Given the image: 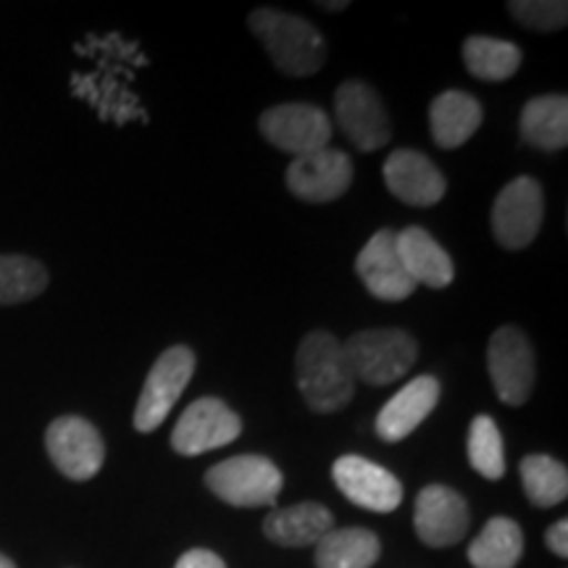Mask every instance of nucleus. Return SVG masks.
<instances>
[{
    "label": "nucleus",
    "instance_id": "17",
    "mask_svg": "<svg viewBox=\"0 0 568 568\" xmlns=\"http://www.w3.org/2000/svg\"><path fill=\"white\" fill-rule=\"evenodd\" d=\"M439 382L432 374H422L410 379L400 393L389 397L385 408L376 416V435L385 443H400L410 432L426 422V416L437 408Z\"/></svg>",
    "mask_w": 568,
    "mask_h": 568
},
{
    "label": "nucleus",
    "instance_id": "21",
    "mask_svg": "<svg viewBox=\"0 0 568 568\" xmlns=\"http://www.w3.org/2000/svg\"><path fill=\"white\" fill-rule=\"evenodd\" d=\"M521 138L539 151H564L568 145L566 95H539L524 105Z\"/></svg>",
    "mask_w": 568,
    "mask_h": 568
},
{
    "label": "nucleus",
    "instance_id": "18",
    "mask_svg": "<svg viewBox=\"0 0 568 568\" xmlns=\"http://www.w3.org/2000/svg\"><path fill=\"white\" fill-rule=\"evenodd\" d=\"M397 253L410 280L432 290H443L456 280V264L443 245L422 226H406L397 232Z\"/></svg>",
    "mask_w": 568,
    "mask_h": 568
},
{
    "label": "nucleus",
    "instance_id": "3",
    "mask_svg": "<svg viewBox=\"0 0 568 568\" xmlns=\"http://www.w3.org/2000/svg\"><path fill=\"white\" fill-rule=\"evenodd\" d=\"M355 382L387 387L403 379L418 358V343L406 329H364L343 343Z\"/></svg>",
    "mask_w": 568,
    "mask_h": 568
},
{
    "label": "nucleus",
    "instance_id": "7",
    "mask_svg": "<svg viewBox=\"0 0 568 568\" xmlns=\"http://www.w3.org/2000/svg\"><path fill=\"white\" fill-rule=\"evenodd\" d=\"M542 219V187L531 176H516L493 205V234L506 251H524L535 243Z\"/></svg>",
    "mask_w": 568,
    "mask_h": 568
},
{
    "label": "nucleus",
    "instance_id": "2",
    "mask_svg": "<svg viewBox=\"0 0 568 568\" xmlns=\"http://www.w3.org/2000/svg\"><path fill=\"white\" fill-rule=\"evenodd\" d=\"M255 40L287 77H311L326 63V40L318 27L280 9H255L247 19Z\"/></svg>",
    "mask_w": 568,
    "mask_h": 568
},
{
    "label": "nucleus",
    "instance_id": "32",
    "mask_svg": "<svg viewBox=\"0 0 568 568\" xmlns=\"http://www.w3.org/2000/svg\"><path fill=\"white\" fill-rule=\"evenodd\" d=\"M0 568H17V566H13V560H11V558L0 556Z\"/></svg>",
    "mask_w": 568,
    "mask_h": 568
},
{
    "label": "nucleus",
    "instance_id": "23",
    "mask_svg": "<svg viewBox=\"0 0 568 568\" xmlns=\"http://www.w3.org/2000/svg\"><path fill=\"white\" fill-rule=\"evenodd\" d=\"M524 552L521 527L508 516H495L468 545V564L474 568H516Z\"/></svg>",
    "mask_w": 568,
    "mask_h": 568
},
{
    "label": "nucleus",
    "instance_id": "15",
    "mask_svg": "<svg viewBox=\"0 0 568 568\" xmlns=\"http://www.w3.org/2000/svg\"><path fill=\"white\" fill-rule=\"evenodd\" d=\"M471 514L468 503L456 489L445 485L424 487L416 497L414 527L416 535L429 548H450L466 537Z\"/></svg>",
    "mask_w": 568,
    "mask_h": 568
},
{
    "label": "nucleus",
    "instance_id": "20",
    "mask_svg": "<svg viewBox=\"0 0 568 568\" xmlns=\"http://www.w3.org/2000/svg\"><path fill=\"white\" fill-rule=\"evenodd\" d=\"M481 103L464 90H445L429 105V130L439 148H460L481 126Z\"/></svg>",
    "mask_w": 568,
    "mask_h": 568
},
{
    "label": "nucleus",
    "instance_id": "13",
    "mask_svg": "<svg viewBox=\"0 0 568 568\" xmlns=\"http://www.w3.org/2000/svg\"><path fill=\"white\" fill-rule=\"evenodd\" d=\"M332 477L339 493L358 508L374 514H393L403 503V485L395 474L374 460L361 456H343L332 466Z\"/></svg>",
    "mask_w": 568,
    "mask_h": 568
},
{
    "label": "nucleus",
    "instance_id": "16",
    "mask_svg": "<svg viewBox=\"0 0 568 568\" xmlns=\"http://www.w3.org/2000/svg\"><path fill=\"white\" fill-rule=\"evenodd\" d=\"M382 176H385L387 190L397 201L416 205V209L437 205L447 190L445 176L432 163V159H426L418 151H408V148L389 153L385 169H382Z\"/></svg>",
    "mask_w": 568,
    "mask_h": 568
},
{
    "label": "nucleus",
    "instance_id": "9",
    "mask_svg": "<svg viewBox=\"0 0 568 568\" xmlns=\"http://www.w3.org/2000/svg\"><path fill=\"white\" fill-rule=\"evenodd\" d=\"M335 116L345 138L364 153L379 151L393 138V124H389L385 103L366 82L347 80L339 84L335 95Z\"/></svg>",
    "mask_w": 568,
    "mask_h": 568
},
{
    "label": "nucleus",
    "instance_id": "28",
    "mask_svg": "<svg viewBox=\"0 0 568 568\" xmlns=\"http://www.w3.org/2000/svg\"><path fill=\"white\" fill-rule=\"evenodd\" d=\"M508 11L518 24L535 32H558L568 21V3L564 0H516L508 3Z\"/></svg>",
    "mask_w": 568,
    "mask_h": 568
},
{
    "label": "nucleus",
    "instance_id": "8",
    "mask_svg": "<svg viewBox=\"0 0 568 568\" xmlns=\"http://www.w3.org/2000/svg\"><path fill=\"white\" fill-rule=\"evenodd\" d=\"M243 435V418L219 397H201L190 403L172 432V447L180 456H203L232 445Z\"/></svg>",
    "mask_w": 568,
    "mask_h": 568
},
{
    "label": "nucleus",
    "instance_id": "31",
    "mask_svg": "<svg viewBox=\"0 0 568 568\" xmlns=\"http://www.w3.org/2000/svg\"><path fill=\"white\" fill-rule=\"evenodd\" d=\"M318 6H322V9H326V11H343V9H347L345 0H339V3H318Z\"/></svg>",
    "mask_w": 568,
    "mask_h": 568
},
{
    "label": "nucleus",
    "instance_id": "26",
    "mask_svg": "<svg viewBox=\"0 0 568 568\" xmlns=\"http://www.w3.org/2000/svg\"><path fill=\"white\" fill-rule=\"evenodd\" d=\"M48 287V272L27 255H0V305L27 303Z\"/></svg>",
    "mask_w": 568,
    "mask_h": 568
},
{
    "label": "nucleus",
    "instance_id": "27",
    "mask_svg": "<svg viewBox=\"0 0 568 568\" xmlns=\"http://www.w3.org/2000/svg\"><path fill=\"white\" fill-rule=\"evenodd\" d=\"M468 464L481 477L497 481L506 477V450H503V435L495 418L477 416L468 426Z\"/></svg>",
    "mask_w": 568,
    "mask_h": 568
},
{
    "label": "nucleus",
    "instance_id": "24",
    "mask_svg": "<svg viewBox=\"0 0 568 568\" xmlns=\"http://www.w3.org/2000/svg\"><path fill=\"white\" fill-rule=\"evenodd\" d=\"M464 63L468 74L481 82H506L521 67V48L508 40L471 34L464 42Z\"/></svg>",
    "mask_w": 568,
    "mask_h": 568
},
{
    "label": "nucleus",
    "instance_id": "4",
    "mask_svg": "<svg viewBox=\"0 0 568 568\" xmlns=\"http://www.w3.org/2000/svg\"><path fill=\"white\" fill-rule=\"evenodd\" d=\"M195 364V353L187 345L166 347L155 358L145 385H142L138 408H134V429L142 435H151L166 422V416L172 414L190 379H193Z\"/></svg>",
    "mask_w": 568,
    "mask_h": 568
},
{
    "label": "nucleus",
    "instance_id": "14",
    "mask_svg": "<svg viewBox=\"0 0 568 568\" xmlns=\"http://www.w3.org/2000/svg\"><path fill=\"white\" fill-rule=\"evenodd\" d=\"M355 272L376 301L400 303L416 293V282L408 276L397 253L395 230H379L368 240L355 258Z\"/></svg>",
    "mask_w": 568,
    "mask_h": 568
},
{
    "label": "nucleus",
    "instance_id": "22",
    "mask_svg": "<svg viewBox=\"0 0 568 568\" xmlns=\"http://www.w3.org/2000/svg\"><path fill=\"white\" fill-rule=\"evenodd\" d=\"M379 556V537L361 527L332 529L316 542V568H372Z\"/></svg>",
    "mask_w": 568,
    "mask_h": 568
},
{
    "label": "nucleus",
    "instance_id": "10",
    "mask_svg": "<svg viewBox=\"0 0 568 568\" xmlns=\"http://www.w3.org/2000/svg\"><path fill=\"white\" fill-rule=\"evenodd\" d=\"M258 130L274 148L290 155H308L329 148V116L311 103H282L266 109L258 119Z\"/></svg>",
    "mask_w": 568,
    "mask_h": 568
},
{
    "label": "nucleus",
    "instance_id": "29",
    "mask_svg": "<svg viewBox=\"0 0 568 568\" xmlns=\"http://www.w3.org/2000/svg\"><path fill=\"white\" fill-rule=\"evenodd\" d=\"M174 568H226V564L216 556V552L197 548V550L184 552V556L176 560Z\"/></svg>",
    "mask_w": 568,
    "mask_h": 568
},
{
    "label": "nucleus",
    "instance_id": "19",
    "mask_svg": "<svg viewBox=\"0 0 568 568\" xmlns=\"http://www.w3.org/2000/svg\"><path fill=\"white\" fill-rule=\"evenodd\" d=\"M332 529H335V516L322 503H297L272 510L264 518V535L282 548H308Z\"/></svg>",
    "mask_w": 568,
    "mask_h": 568
},
{
    "label": "nucleus",
    "instance_id": "11",
    "mask_svg": "<svg viewBox=\"0 0 568 568\" xmlns=\"http://www.w3.org/2000/svg\"><path fill=\"white\" fill-rule=\"evenodd\" d=\"M45 447L53 466L67 479L88 481L103 468L105 445L101 432L82 416H61L48 426Z\"/></svg>",
    "mask_w": 568,
    "mask_h": 568
},
{
    "label": "nucleus",
    "instance_id": "5",
    "mask_svg": "<svg viewBox=\"0 0 568 568\" xmlns=\"http://www.w3.org/2000/svg\"><path fill=\"white\" fill-rule=\"evenodd\" d=\"M282 485V471L264 456L226 458L205 474V487L234 508L274 506Z\"/></svg>",
    "mask_w": 568,
    "mask_h": 568
},
{
    "label": "nucleus",
    "instance_id": "6",
    "mask_svg": "<svg viewBox=\"0 0 568 568\" xmlns=\"http://www.w3.org/2000/svg\"><path fill=\"white\" fill-rule=\"evenodd\" d=\"M487 368L497 397L506 406H524L535 389V353L527 335L514 324L500 326L487 345Z\"/></svg>",
    "mask_w": 568,
    "mask_h": 568
},
{
    "label": "nucleus",
    "instance_id": "25",
    "mask_svg": "<svg viewBox=\"0 0 568 568\" xmlns=\"http://www.w3.org/2000/svg\"><path fill=\"white\" fill-rule=\"evenodd\" d=\"M521 481L529 503L537 508H552L566 500L568 471L560 460L535 453L521 460Z\"/></svg>",
    "mask_w": 568,
    "mask_h": 568
},
{
    "label": "nucleus",
    "instance_id": "1",
    "mask_svg": "<svg viewBox=\"0 0 568 568\" xmlns=\"http://www.w3.org/2000/svg\"><path fill=\"white\" fill-rule=\"evenodd\" d=\"M295 376L305 406L314 414H337L355 395V376L343 343L329 332L316 329L297 345Z\"/></svg>",
    "mask_w": 568,
    "mask_h": 568
},
{
    "label": "nucleus",
    "instance_id": "30",
    "mask_svg": "<svg viewBox=\"0 0 568 568\" xmlns=\"http://www.w3.org/2000/svg\"><path fill=\"white\" fill-rule=\"evenodd\" d=\"M545 542H548V548L556 552L558 558L568 556V521L566 518H560V521L552 524V527L548 529V535H545Z\"/></svg>",
    "mask_w": 568,
    "mask_h": 568
},
{
    "label": "nucleus",
    "instance_id": "12",
    "mask_svg": "<svg viewBox=\"0 0 568 568\" xmlns=\"http://www.w3.org/2000/svg\"><path fill=\"white\" fill-rule=\"evenodd\" d=\"M287 190L297 201L332 203L347 193L353 184V161L343 151H324L297 155L284 174Z\"/></svg>",
    "mask_w": 568,
    "mask_h": 568
}]
</instances>
